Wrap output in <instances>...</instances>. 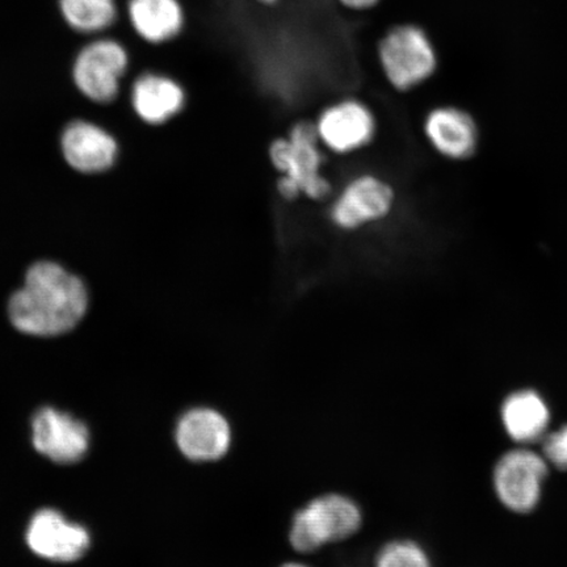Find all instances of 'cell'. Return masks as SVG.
<instances>
[{
  "label": "cell",
  "mask_w": 567,
  "mask_h": 567,
  "mask_svg": "<svg viewBox=\"0 0 567 567\" xmlns=\"http://www.w3.org/2000/svg\"><path fill=\"white\" fill-rule=\"evenodd\" d=\"M547 473V463L537 453L528 450L508 452L495 466V492L512 512L529 513L540 499Z\"/></svg>",
  "instance_id": "obj_9"
},
{
  "label": "cell",
  "mask_w": 567,
  "mask_h": 567,
  "mask_svg": "<svg viewBox=\"0 0 567 567\" xmlns=\"http://www.w3.org/2000/svg\"><path fill=\"white\" fill-rule=\"evenodd\" d=\"M131 101L142 122L159 126L172 122L186 110L188 92L176 78L158 71H146L134 81Z\"/></svg>",
  "instance_id": "obj_12"
},
{
  "label": "cell",
  "mask_w": 567,
  "mask_h": 567,
  "mask_svg": "<svg viewBox=\"0 0 567 567\" xmlns=\"http://www.w3.org/2000/svg\"><path fill=\"white\" fill-rule=\"evenodd\" d=\"M32 441L41 455L59 464H75L89 451L90 432L81 421L54 408H42L32 421Z\"/></svg>",
  "instance_id": "obj_11"
},
{
  "label": "cell",
  "mask_w": 567,
  "mask_h": 567,
  "mask_svg": "<svg viewBox=\"0 0 567 567\" xmlns=\"http://www.w3.org/2000/svg\"><path fill=\"white\" fill-rule=\"evenodd\" d=\"M279 567H316L307 561H303V559L296 558V559H288V561L282 563Z\"/></svg>",
  "instance_id": "obj_22"
},
{
  "label": "cell",
  "mask_w": 567,
  "mask_h": 567,
  "mask_svg": "<svg viewBox=\"0 0 567 567\" xmlns=\"http://www.w3.org/2000/svg\"><path fill=\"white\" fill-rule=\"evenodd\" d=\"M66 23L81 33H99L117 19L116 0H59Z\"/></svg>",
  "instance_id": "obj_17"
},
{
  "label": "cell",
  "mask_w": 567,
  "mask_h": 567,
  "mask_svg": "<svg viewBox=\"0 0 567 567\" xmlns=\"http://www.w3.org/2000/svg\"><path fill=\"white\" fill-rule=\"evenodd\" d=\"M251 2L260 7V9L275 10L288 2H297V0H251Z\"/></svg>",
  "instance_id": "obj_21"
},
{
  "label": "cell",
  "mask_w": 567,
  "mask_h": 567,
  "mask_svg": "<svg viewBox=\"0 0 567 567\" xmlns=\"http://www.w3.org/2000/svg\"><path fill=\"white\" fill-rule=\"evenodd\" d=\"M544 453L553 465L567 470V425L545 439Z\"/></svg>",
  "instance_id": "obj_19"
},
{
  "label": "cell",
  "mask_w": 567,
  "mask_h": 567,
  "mask_svg": "<svg viewBox=\"0 0 567 567\" xmlns=\"http://www.w3.org/2000/svg\"><path fill=\"white\" fill-rule=\"evenodd\" d=\"M25 537L35 555L53 563H74L86 555L91 544L86 528L52 508L34 514Z\"/></svg>",
  "instance_id": "obj_10"
},
{
  "label": "cell",
  "mask_w": 567,
  "mask_h": 567,
  "mask_svg": "<svg viewBox=\"0 0 567 567\" xmlns=\"http://www.w3.org/2000/svg\"><path fill=\"white\" fill-rule=\"evenodd\" d=\"M372 567H432L427 551L409 537L393 538L375 550Z\"/></svg>",
  "instance_id": "obj_18"
},
{
  "label": "cell",
  "mask_w": 567,
  "mask_h": 567,
  "mask_svg": "<svg viewBox=\"0 0 567 567\" xmlns=\"http://www.w3.org/2000/svg\"><path fill=\"white\" fill-rule=\"evenodd\" d=\"M394 202L392 186L380 176L368 173L353 176L330 205V224L344 233L368 228L385 219Z\"/></svg>",
  "instance_id": "obj_7"
},
{
  "label": "cell",
  "mask_w": 567,
  "mask_h": 567,
  "mask_svg": "<svg viewBox=\"0 0 567 567\" xmlns=\"http://www.w3.org/2000/svg\"><path fill=\"white\" fill-rule=\"evenodd\" d=\"M62 152L76 172L96 174L113 166L117 158V144L102 127L74 122L62 134Z\"/></svg>",
  "instance_id": "obj_14"
},
{
  "label": "cell",
  "mask_w": 567,
  "mask_h": 567,
  "mask_svg": "<svg viewBox=\"0 0 567 567\" xmlns=\"http://www.w3.org/2000/svg\"><path fill=\"white\" fill-rule=\"evenodd\" d=\"M127 68L130 53L122 42L112 39L92 41L76 55L75 86L92 102L111 103L118 95Z\"/></svg>",
  "instance_id": "obj_8"
},
{
  "label": "cell",
  "mask_w": 567,
  "mask_h": 567,
  "mask_svg": "<svg viewBox=\"0 0 567 567\" xmlns=\"http://www.w3.org/2000/svg\"><path fill=\"white\" fill-rule=\"evenodd\" d=\"M127 18L134 33L146 44L161 47L182 38L188 25L183 0H130Z\"/></svg>",
  "instance_id": "obj_13"
},
{
  "label": "cell",
  "mask_w": 567,
  "mask_h": 567,
  "mask_svg": "<svg viewBox=\"0 0 567 567\" xmlns=\"http://www.w3.org/2000/svg\"><path fill=\"white\" fill-rule=\"evenodd\" d=\"M336 3L346 12L368 13L382 3V0H336Z\"/></svg>",
  "instance_id": "obj_20"
},
{
  "label": "cell",
  "mask_w": 567,
  "mask_h": 567,
  "mask_svg": "<svg viewBox=\"0 0 567 567\" xmlns=\"http://www.w3.org/2000/svg\"><path fill=\"white\" fill-rule=\"evenodd\" d=\"M424 133L436 152L451 159L470 158L476 152L478 131L474 120L455 106H439L424 120Z\"/></svg>",
  "instance_id": "obj_15"
},
{
  "label": "cell",
  "mask_w": 567,
  "mask_h": 567,
  "mask_svg": "<svg viewBox=\"0 0 567 567\" xmlns=\"http://www.w3.org/2000/svg\"><path fill=\"white\" fill-rule=\"evenodd\" d=\"M89 307L86 286L52 261H39L25 275L24 286L11 297L9 315L24 334L56 337L73 330Z\"/></svg>",
  "instance_id": "obj_1"
},
{
  "label": "cell",
  "mask_w": 567,
  "mask_h": 567,
  "mask_svg": "<svg viewBox=\"0 0 567 567\" xmlns=\"http://www.w3.org/2000/svg\"><path fill=\"white\" fill-rule=\"evenodd\" d=\"M363 526L359 503L342 493H324L309 499L290 520L289 544L300 559L351 540Z\"/></svg>",
  "instance_id": "obj_3"
},
{
  "label": "cell",
  "mask_w": 567,
  "mask_h": 567,
  "mask_svg": "<svg viewBox=\"0 0 567 567\" xmlns=\"http://www.w3.org/2000/svg\"><path fill=\"white\" fill-rule=\"evenodd\" d=\"M173 437L183 458L194 464H213L229 455L234 432L221 410L195 405L177 415Z\"/></svg>",
  "instance_id": "obj_6"
},
{
  "label": "cell",
  "mask_w": 567,
  "mask_h": 567,
  "mask_svg": "<svg viewBox=\"0 0 567 567\" xmlns=\"http://www.w3.org/2000/svg\"><path fill=\"white\" fill-rule=\"evenodd\" d=\"M549 410L542 396L532 390H522L503 403L502 421L507 434L519 443L538 441L548 429Z\"/></svg>",
  "instance_id": "obj_16"
},
{
  "label": "cell",
  "mask_w": 567,
  "mask_h": 567,
  "mask_svg": "<svg viewBox=\"0 0 567 567\" xmlns=\"http://www.w3.org/2000/svg\"><path fill=\"white\" fill-rule=\"evenodd\" d=\"M268 159L279 175L276 188L282 200L322 202L331 195V183L323 174L326 154L313 122L301 120L286 136L275 138L268 146Z\"/></svg>",
  "instance_id": "obj_2"
},
{
  "label": "cell",
  "mask_w": 567,
  "mask_h": 567,
  "mask_svg": "<svg viewBox=\"0 0 567 567\" xmlns=\"http://www.w3.org/2000/svg\"><path fill=\"white\" fill-rule=\"evenodd\" d=\"M375 61L390 87L408 92L422 86L437 69V52L421 25L389 27L375 42Z\"/></svg>",
  "instance_id": "obj_4"
},
{
  "label": "cell",
  "mask_w": 567,
  "mask_h": 567,
  "mask_svg": "<svg viewBox=\"0 0 567 567\" xmlns=\"http://www.w3.org/2000/svg\"><path fill=\"white\" fill-rule=\"evenodd\" d=\"M324 152L346 157L370 146L378 133V118L370 104L344 96L324 105L313 122Z\"/></svg>",
  "instance_id": "obj_5"
}]
</instances>
